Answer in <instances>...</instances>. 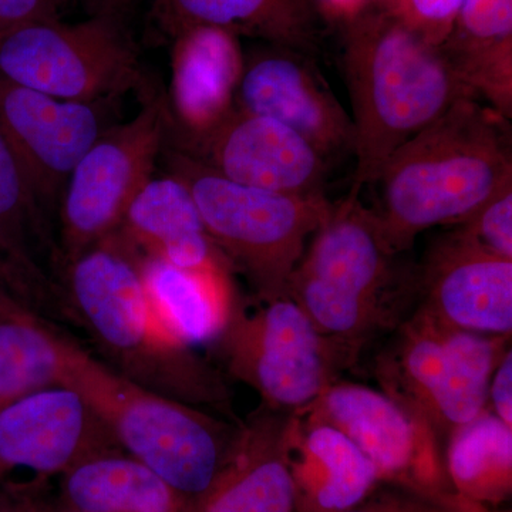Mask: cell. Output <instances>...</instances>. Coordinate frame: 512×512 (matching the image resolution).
I'll return each instance as SVG.
<instances>
[{
    "mask_svg": "<svg viewBox=\"0 0 512 512\" xmlns=\"http://www.w3.org/2000/svg\"><path fill=\"white\" fill-rule=\"evenodd\" d=\"M55 278L73 325L104 365L150 392L238 421L224 377L158 316L141 256L117 232L62 262Z\"/></svg>",
    "mask_w": 512,
    "mask_h": 512,
    "instance_id": "6da1fadb",
    "label": "cell"
},
{
    "mask_svg": "<svg viewBox=\"0 0 512 512\" xmlns=\"http://www.w3.org/2000/svg\"><path fill=\"white\" fill-rule=\"evenodd\" d=\"M333 23L355 130L356 167L348 197L359 198L397 148L474 94L440 47L413 32L382 0H367Z\"/></svg>",
    "mask_w": 512,
    "mask_h": 512,
    "instance_id": "7a4b0ae2",
    "label": "cell"
},
{
    "mask_svg": "<svg viewBox=\"0 0 512 512\" xmlns=\"http://www.w3.org/2000/svg\"><path fill=\"white\" fill-rule=\"evenodd\" d=\"M512 181L511 123L476 96L456 101L387 158L373 208L394 254L421 232L460 224Z\"/></svg>",
    "mask_w": 512,
    "mask_h": 512,
    "instance_id": "3957f363",
    "label": "cell"
},
{
    "mask_svg": "<svg viewBox=\"0 0 512 512\" xmlns=\"http://www.w3.org/2000/svg\"><path fill=\"white\" fill-rule=\"evenodd\" d=\"M396 258L373 211L346 195L330 204L293 271L288 296L348 366L370 340L407 316L417 279L404 278Z\"/></svg>",
    "mask_w": 512,
    "mask_h": 512,
    "instance_id": "277c9868",
    "label": "cell"
},
{
    "mask_svg": "<svg viewBox=\"0 0 512 512\" xmlns=\"http://www.w3.org/2000/svg\"><path fill=\"white\" fill-rule=\"evenodd\" d=\"M62 384L82 394L121 450L163 478L184 504L210 487L241 431L242 421L168 399L124 379L72 340Z\"/></svg>",
    "mask_w": 512,
    "mask_h": 512,
    "instance_id": "5b68a950",
    "label": "cell"
},
{
    "mask_svg": "<svg viewBox=\"0 0 512 512\" xmlns=\"http://www.w3.org/2000/svg\"><path fill=\"white\" fill-rule=\"evenodd\" d=\"M163 156L167 173L190 190L229 268L244 275L261 302L288 296L293 271L332 202L245 187L167 144Z\"/></svg>",
    "mask_w": 512,
    "mask_h": 512,
    "instance_id": "8992f818",
    "label": "cell"
},
{
    "mask_svg": "<svg viewBox=\"0 0 512 512\" xmlns=\"http://www.w3.org/2000/svg\"><path fill=\"white\" fill-rule=\"evenodd\" d=\"M376 356L380 390L439 439L488 409V386L511 338L454 328L417 306Z\"/></svg>",
    "mask_w": 512,
    "mask_h": 512,
    "instance_id": "52a82bcc",
    "label": "cell"
},
{
    "mask_svg": "<svg viewBox=\"0 0 512 512\" xmlns=\"http://www.w3.org/2000/svg\"><path fill=\"white\" fill-rule=\"evenodd\" d=\"M0 76L70 101L123 99L150 89L127 23L89 16L30 23L0 36Z\"/></svg>",
    "mask_w": 512,
    "mask_h": 512,
    "instance_id": "ba28073f",
    "label": "cell"
},
{
    "mask_svg": "<svg viewBox=\"0 0 512 512\" xmlns=\"http://www.w3.org/2000/svg\"><path fill=\"white\" fill-rule=\"evenodd\" d=\"M170 126L168 101L150 87L136 116L110 127L77 161L57 208V268L119 229L127 208L153 178Z\"/></svg>",
    "mask_w": 512,
    "mask_h": 512,
    "instance_id": "9c48e42d",
    "label": "cell"
},
{
    "mask_svg": "<svg viewBox=\"0 0 512 512\" xmlns=\"http://www.w3.org/2000/svg\"><path fill=\"white\" fill-rule=\"evenodd\" d=\"M254 313L237 308L214 340L225 369L275 412L312 406L346 365L291 296L261 302Z\"/></svg>",
    "mask_w": 512,
    "mask_h": 512,
    "instance_id": "30bf717a",
    "label": "cell"
},
{
    "mask_svg": "<svg viewBox=\"0 0 512 512\" xmlns=\"http://www.w3.org/2000/svg\"><path fill=\"white\" fill-rule=\"evenodd\" d=\"M299 414L345 433L372 461L380 484L443 503L464 501L451 488L437 434L382 390L338 379Z\"/></svg>",
    "mask_w": 512,
    "mask_h": 512,
    "instance_id": "8fae6325",
    "label": "cell"
},
{
    "mask_svg": "<svg viewBox=\"0 0 512 512\" xmlns=\"http://www.w3.org/2000/svg\"><path fill=\"white\" fill-rule=\"evenodd\" d=\"M121 99L70 101L0 76V130L50 218L83 154L119 123Z\"/></svg>",
    "mask_w": 512,
    "mask_h": 512,
    "instance_id": "7c38bea8",
    "label": "cell"
},
{
    "mask_svg": "<svg viewBox=\"0 0 512 512\" xmlns=\"http://www.w3.org/2000/svg\"><path fill=\"white\" fill-rule=\"evenodd\" d=\"M177 148L229 181L325 200L329 163L291 128L232 107L212 126L183 134Z\"/></svg>",
    "mask_w": 512,
    "mask_h": 512,
    "instance_id": "4fadbf2b",
    "label": "cell"
},
{
    "mask_svg": "<svg viewBox=\"0 0 512 512\" xmlns=\"http://www.w3.org/2000/svg\"><path fill=\"white\" fill-rule=\"evenodd\" d=\"M234 107L291 128L329 164L355 153L352 119L313 56L299 50L262 43L244 55Z\"/></svg>",
    "mask_w": 512,
    "mask_h": 512,
    "instance_id": "5bb4252c",
    "label": "cell"
},
{
    "mask_svg": "<svg viewBox=\"0 0 512 512\" xmlns=\"http://www.w3.org/2000/svg\"><path fill=\"white\" fill-rule=\"evenodd\" d=\"M120 448L82 394L57 384L0 412V483L18 468L62 476L86 458Z\"/></svg>",
    "mask_w": 512,
    "mask_h": 512,
    "instance_id": "9a60e30c",
    "label": "cell"
},
{
    "mask_svg": "<svg viewBox=\"0 0 512 512\" xmlns=\"http://www.w3.org/2000/svg\"><path fill=\"white\" fill-rule=\"evenodd\" d=\"M420 308L454 328L512 333V259L478 247L457 228L441 235L417 274Z\"/></svg>",
    "mask_w": 512,
    "mask_h": 512,
    "instance_id": "2e32d148",
    "label": "cell"
},
{
    "mask_svg": "<svg viewBox=\"0 0 512 512\" xmlns=\"http://www.w3.org/2000/svg\"><path fill=\"white\" fill-rule=\"evenodd\" d=\"M292 414L261 406L242 421L237 443L210 487L184 512H298L289 463Z\"/></svg>",
    "mask_w": 512,
    "mask_h": 512,
    "instance_id": "e0dca14e",
    "label": "cell"
},
{
    "mask_svg": "<svg viewBox=\"0 0 512 512\" xmlns=\"http://www.w3.org/2000/svg\"><path fill=\"white\" fill-rule=\"evenodd\" d=\"M150 23L173 42L211 28L315 56L329 20L319 0H153Z\"/></svg>",
    "mask_w": 512,
    "mask_h": 512,
    "instance_id": "ac0fdd59",
    "label": "cell"
},
{
    "mask_svg": "<svg viewBox=\"0 0 512 512\" xmlns=\"http://www.w3.org/2000/svg\"><path fill=\"white\" fill-rule=\"evenodd\" d=\"M117 234L143 258L185 271H231L190 190L171 174L151 178L127 208Z\"/></svg>",
    "mask_w": 512,
    "mask_h": 512,
    "instance_id": "d6986e66",
    "label": "cell"
},
{
    "mask_svg": "<svg viewBox=\"0 0 512 512\" xmlns=\"http://www.w3.org/2000/svg\"><path fill=\"white\" fill-rule=\"evenodd\" d=\"M289 463L298 512L350 510L382 485L372 461L345 433L303 414L291 417Z\"/></svg>",
    "mask_w": 512,
    "mask_h": 512,
    "instance_id": "ffe728a7",
    "label": "cell"
},
{
    "mask_svg": "<svg viewBox=\"0 0 512 512\" xmlns=\"http://www.w3.org/2000/svg\"><path fill=\"white\" fill-rule=\"evenodd\" d=\"M458 79L512 117V0H464L439 46Z\"/></svg>",
    "mask_w": 512,
    "mask_h": 512,
    "instance_id": "44dd1931",
    "label": "cell"
},
{
    "mask_svg": "<svg viewBox=\"0 0 512 512\" xmlns=\"http://www.w3.org/2000/svg\"><path fill=\"white\" fill-rule=\"evenodd\" d=\"M60 501L84 512H184L183 497L121 448L86 458L62 474Z\"/></svg>",
    "mask_w": 512,
    "mask_h": 512,
    "instance_id": "7402d4cb",
    "label": "cell"
},
{
    "mask_svg": "<svg viewBox=\"0 0 512 512\" xmlns=\"http://www.w3.org/2000/svg\"><path fill=\"white\" fill-rule=\"evenodd\" d=\"M141 264L151 303L168 328L191 346L221 335L238 308L231 271H185L143 256Z\"/></svg>",
    "mask_w": 512,
    "mask_h": 512,
    "instance_id": "603a6c76",
    "label": "cell"
},
{
    "mask_svg": "<svg viewBox=\"0 0 512 512\" xmlns=\"http://www.w3.org/2000/svg\"><path fill=\"white\" fill-rule=\"evenodd\" d=\"M175 66L184 77L180 93L183 134L212 126L234 107L235 86L241 72L238 37L220 29L191 30L174 40Z\"/></svg>",
    "mask_w": 512,
    "mask_h": 512,
    "instance_id": "cb8c5ba5",
    "label": "cell"
},
{
    "mask_svg": "<svg viewBox=\"0 0 512 512\" xmlns=\"http://www.w3.org/2000/svg\"><path fill=\"white\" fill-rule=\"evenodd\" d=\"M444 466L454 493L491 511L512 490V427L490 409L451 431Z\"/></svg>",
    "mask_w": 512,
    "mask_h": 512,
    "instance_id": "d4e9b609",
    "label": "cell"
},
{
    "mask_svg": "<svg viewBox=\"0 0 512 512\" xmlns=\"http://www.w3.org/2000/svg\"><path fill=\"white\" fill-rule=\"evenodd\" d=\"M69 342L40 320L0 315V412L30 393L62 384Z\"/></svg>",
    "mask_w": 512,
    "mask_h": 512,
    "instance_id": "484cf974",
    "label": "cell"
},
{
    "mask_svg": "<svg viewBox=\"0 0 512 512\" xmlns=\"http://www.w3.org/2000/svg\"><path fill=\"white\" fill-rule=\"evenodd\" d=\"M0 315L72 323L56 279L0 225Z\"/></svg>",
    "mask_w": 512,
    "mask_h": 512,
    "instance_id": "4316f807",
    "label": "cell"
},
{
    "mask_svg": "<svg viewBox=\"0 0 512 512\" xmlns=\"http://www.w3.org/2000/svg\"><path fill=\"white\" fill-rule=\"evenodd\" d=\"M0 225L46 271V259H49L50 265H57L59 251L52 234L50 217L37 201L28 175L2 130H0Z\"/></svg>",
    "mask_w": 512,
    "mask_h": 512,
    "instance_id": "83f0119b",
    "label": "cell"
},
{
    "mask_svg": "<svg viewBox=\"0 0 512 512\" xmlns=\"http://www.w3.org/2000/svg\"><path fill=\"white\" fill-rule=\"evenodd\" d=\"M454 228L485 251L512 259V181Z\"/></svg>",
    "mask_w": 512,
    "mask_h": 512,
    "instance_id": "f1b7e54d",
    "label": "cell"
},
{
    "mask_svg": "<svg viewBox=\"0 0 512 512\" xmlns=\"http://www.w3.org/2000/svg\"><path fill=\"white\" fill-rule=\"evenodd\" d=\"M394 15L427 43L440 46L446 40L464 0H382Z\"/></svg>",
    "mask_w": 512,
    "mask_h": 512,
    "instance_id": "f546056e",
    "label": "cell"
},
{
    "mask_svg": "<svg viewBox=\"0 0 512 512\" xmlns=\"http://www.w3.org/2000/svg\"><path fill=\"white\" fill-rule=\"evenodd\" d=\"M342 512H487L464 503H443L392 485H379L363 503Z\"/></svg>",
    "mask_w": 512,
    "mask_h": 512,
    "instance_id": "4dcf8cb0",
    "label": "cell"
},
{
    "mask_svg": "<svg viewBox=\"0 0 512 512\" xmlns=\"http://www.w3.org/2000/svg\"><path fill=\"white\" fill-rule=\"evenodd\" d=\"M59 9L53 0H0V36L30 23L60 19Z\"/></svg>",
    "mask_w": 512,
    "mask_h": 512,
    "instance_id": "1f68e13d",
    "label": "cell"
},
{
    "mask_svg": "<svg viewBox=\"0 0 512 512\" xmlns=\"http://www.w3.org/2000/svg\"><path fill=\"white\" fill-rule=\"evenodd\" d=\"M488 409L512 427V352L501 357L488 386Z\"/></svg>",
    "mask_w": 512,
    "mask_h": 512,
    "instance_id": "d6a6232c",
    "label": "cell"
},
{
    "mask_svg": "<svg viewBox=\"0 0 512 512\" xmlns=\"http://www.w3.org/2000/svg\"><path fill=\"white\" fill-rule=\"evenodd\" d=\"M76 2L80 3L89 16H104L128 25L138 0H76Z\"/></svg>",
    "mask_w": 512,
    "mask_h": 512,
    "instance_id": "836d02e7",
    "label": "cell"
},
{
    "mask_svg": "<svg viewBox=\"0 0 512 512\" xmlns=\"http://www.w3.org/2000/svg\"><path fill=\"white\" fill-rule=\"evenodd\" d=\"M0 512H29L22 488L10 485L0 490Z\"/></svg>",
    "mask_w": 512,
    "mask_h": 512,
    "instance_id": "e575fe53",
    "label": "cell"
},
{
    "mask_svg": "<svg viewBox=\"0 0 512 512\" xmlns=\"http://www.w3.org/2000/svg\"><path fill=\"white\" fill-rule=\"evenodd\" d=\"M365 2H367V0H319L320 6H322L329 23L335 22L340 16L352 12L357 6L363 5Z\"/></svg>",
    "mask_w": 512,
    "mask_h": 512,
    "instance_id": "d590c367",
    "label": "cell"
},
{
    "mask_svg": "<svg viewBox=\"0 0 512 512\" xmlns=\"http://www.w3.org/2000/svg\"><path fill=\"white\" fill-rule=\"evenodd\" d=\"M25 493L26 503H28L29 512H84L74 510L72 507H67L62 501L57 505H47L45 501L40 500L37 497V488L35 490H28V488H22Z\"/></svg>",
    "mask_w": 512,
    "mask_h": 512,
    "instance_id": "8d00e7d4",
    "label": "cell"
},
{
    "mask_svg": "<svg viewBox=\"0 0 512 512\" xmlns=\"http://www.w3.org/2000/svg\"><path fill=\"white\" fill-rule=\"evenodd\" d=\"M53 2H55L56 5L59 6V8H62L64 3L69 2V0H53Z\"/></svg>",
    "mask_w": 512,
    "mask_h": 512,
    "instance_id": "74e56055",
    "label": "cell"
}]
</instances>
